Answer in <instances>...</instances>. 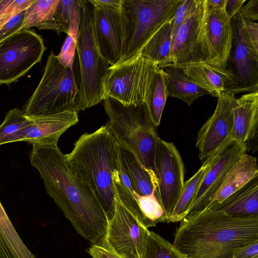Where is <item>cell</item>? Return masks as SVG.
Masks as SVG:
<instances>
[{"label": "cell", "mask_w": 258, "mask_h": 258, "mask_svg": "<svg viewBox=\"0 0 258 258\" xmlns=\"http://www.w3.org/2000/svg\"><path fill=\"white\" fill-rule=\"evenodd\" d=\"M164 75V72L161 69H158L155 72L145 102L155 127L160 123L168 97Z\"/></svg>", "instance_id": "30"}, {"label": "cell", "mask_w": 258, "mask_h": 258, "mask_svg": "<svg viewBox=\"0 0 258 258\" xmlns=\"http://www.w3.org/2000/svg\"><path fill=\"white\" fill-rule=\"evenodd\" d=\"M150 231L115 194L114 212L108 222L104 243L123 258H142Z\"/></svg>", "instance_id": "10"}, {"label": "cell", "mask_w": 258, "mask_h": 258, "mask_svg": "<svg viewBox=\"0 0 258 258\" xmlns=\"http://www.w3.org/2000/svg\"><path fill=\"white\" fill-rule=\"evenodd\" d=\"M97 4L105 7L120 9L122 0H93Z\"/></svg>", "instance_id": "40"}, {"label": "cell", "mask_w": 258, "mask_h": 258, "mask_svg": "<svg viewBox=\"0 0 258 258\" xmlns=\"http://www.w3.org/2000/svg\"><path fill=\"white\" fill-rule=\"evenodd\" d=\"M225 8V6L212 7L208 5L206 0L204 21V62L226 70L233 34L231 19L226 14Z\"/></svg>", "instance_id": "15"}, {"label": "cell", "mask_w": 258, "mask_h": 258, "mask_svg": "<svg viewBox=\"0 0 258 258\" xmlns=\"http://www.w3.org/2000/svg\"><path fill=\"white\" fill-rule=\"evenodd\" d=\"M93 7L94 36L101 56L111 66L121 62L123 27L120 9L105 7L90 0Z\"/></svg>", "instance_id": "17"}, {"label": "cell", "mask_w": 258, "mask_h": 258, "mask_svg": "<svg viewBox=\"0 0 258 258\" xmlns=\"http://www.w3.org/2000/svg\"><path fill=\"white\" fill-rule=\"evenodd\" d=\"M163 70L168 96L180 99L190 106L196 99L209 94L188 78L182 68L171 63Z\"/></svg>", "instance_id": "23"}, {"label": "cell", "mask_w": 258, "mask_h": 258, "mask_svg": "<svg viewBox=\"0 0 258 258\" xmlns=\"http://www.w3.org/2000/svg\"><path fill=\"white\" fill-rule=\"evenodd\" d=\"M79 88L74 68L62 65L51 50L42 78L23 111L28 117L77 111Z\"/></svg>", "instance_id": "7"}, {"label": "cell", "mask_w": 258, "mask_h": 258, "mask_svg": "<svg viewBox=\"0 0 258 258\" xmlns=\"http://www.w3.org/2000/svg\"><path fill=\"white\" fill-rule=\"evenodd\" d=\"M188 78L209 94L218 97L227 92L234 83L233 76L228 69H220L204 62L182 67Z\"/></svg>", "instance_id": "20"}, {"label": "cell", "mask_w": 258, "mask_h": 258, "mask_svg": "<svg viewBox=\"0 0 258 258\" xmlns=\"http://www.w3.org/2000/svg\"><path fill=\"white\" fill-rule=\"evenodd\" d=\"M171 31L170 23L164 25L147 42L141 52L144 57L163 69L171 62Z\"/></svg>", "instance_id": "27"}, {"label": "cell", "mask_w": 258, "mask_h": 258, "mask_svg": "<svg viewBox=\"0 0 258 258\" xmlns=\"http://www.w3.org/2000/svg\"><path fill=\"white\" fill-rule=\"evenodd\" d=\"M117 156V143L105 125L84 133L65 155L73 174L92 191L108 222L112 218L115 190L112 178Z\"/></svg>", "instance_id": "3"}, {"label": "cell", "mask_w": 258, "mask_h": 258, "mask_svg": "<svg viewBox=\"0 0 258 258\" xmlns=\"http://www.w3.org/2000/svg\"><path fill=\"white\" fill-rule=\"evenodd\" d=\"M257 177L256 158L246 153L243 155L228 171L220 187L208 206L223 201Z\"/></svg>", "instance_id": "21"}, {"label": "cell", "mask_w": 258, "mask_h": 258, "mask_svg": "<svg viewBox=\"0 0 258 258\" xmlns=\"http://www.w3.org/2000/svg\"><path fill=\"white\" fill-rule=\"evenodd\" d=\"M59 0H35L25 10L21 31L36 27L62 33L57 12Z\"/></svg>", "instance_id": "24"}, {"label": "cell", "mask_w": 258, "mask_h": 258, "mask_svg": "<svg viewBox=\"0 0 258 258\" xmlns=\"http://www.w3.org/2000/svg\"><path fill=\"white\" fill-rule=\"evenodd\" d=\"M80 23L76 42L80 83L77 99L78 112L103 101V83L111 66L101 55L93 30V7L90 0H80Z\"/></svg>", "instance_id": "5"}, {"label": "cell", "mask_w": 258, "mask_h": 258, "mask_svg": "<svg viewBox=\"0 0 258 258\" xmlns=\"http://www.w3.org/2000/svg\"><path fill=\"white\" fill-rule=\"evenodd\" d=\"M142 258H184L177 248L159 234L150 231Z\"/></svg>", "instance_id": "32"}, {"label": "cell", "mask_w": 258, "mask_h": 258, "mask_svg": "<svg viewBox=\"0 0 258 258\" xmlns=\"http://www.w3.org/2000/svg\"><path fill=\"white\" fill-rule=\"evenodd\" d=\"M158 69L141 53L111 67L103 81L102 100L111 98L124 105L145 102Z\"/></svg>", "instance_id": "8"}, {"label": "cell", "mask_w": 258, "mask_h": 258, "mask_svg": "<svg viewBox=\"0 0 258 258\" xmlns=\"http://www.w3.org/2000/svg\"><path fill=\"white\" fill-rule=\"evenodd\" d=\"M79 0H59L57 12L62 33L67 34L72 14Z\"/></svg>", "instance_id": "34"}, {"label": "cell", "mask_w": 258, "mask_h": 258, "mask_svg": "<svg viewBox=\"0 0 258 258\" xmlns=\"http://www.w3.org/2000/svg\"><path fill=\"white\" fill-rule=\"evenodd\" d=\"M88 252L92 258H123L103 245L92 244Z\"/></svg>", "instance_id": "37"}, {"label": "cell", "mask_w": 258, "mask_h": 258, "mask_svg": "<svg viewBox=\"0 0 258 258\" xmlns=\"http://www.w3.org/2000/svg\"><path fill=\"white\" fill-rule=\"evenodd\" d=\"M117 150L137 194L146 197L156 194L157 184L154 172L143 166L131 152L117 143Z\"/></svg>", "instance_id": "25"}, {"label": "cell", "mask_w": 258, "mask_h": 258, "mask_svg": "<svg viewBox=\"0 0 258 258\" xmlns=\"http://www.w3.org/2000/svg\"><path fill=\"white\" fill-rule=\"evenodd\" d=\"M10 2V0H0V30L7 22L13 17L7 11V7Z\"/></svg>", "instance_id": "39"}, {"label": "cell", "mask_w": 258, "mask_h": 258, "mask_svg": "<svg viewBox=\"0 0 258 258\" xmlns=\"http://www.w3.org/2000/svg\"><path fill=\"white\" fill-rule=\"evenodd\" d=\"M75 8L70 21L67 37L60 52L56 55L58 61L63 66L74 68L76 45L79 33L80 23V3Z\"/></svg>", "instance_id": "31"}, {"label": "cell", "mask_w": 258, "mask_h": 258, "mask_svg": "<svg viewBox=\"0 0 258 258\" xmlns=\"http://www.w3.org/2000/svg\"><path fill=\"white\" fill-rule=\"evenodd\" d=\"M210 163L211 157L209 156L204 160L202 166L198 171L184 182L180 197L166 222H180L189 213L198 188Z\"/></svg>", "instance_id": "28"}, {"label": "cell", "mask_w": 258, "mask_h": 258, "mask_svg": "<svg viewBox=\"0 0 258 258\" xmlns=\"http://www.w3.org/2000/svg\"><path fill=\"white\" fill-rule=\"evenodd\" d=\"M246 1V0H227L225 9L230 19L238 14Z\"/></svg>", "instance_id": "38"}, {"label": "cell", "mask_w": 258, "mask_h": 258, "mask_svg": "<svg viewBox=\"0 0 258 258\" xmlns=\"http://www.w3.org/2000/svg\"><path fill=\"white\" fill-rule=\"evenodd\" d=\"M78 111L67 110L30 119L24 141L31 144L57 146L60 137L79 121Z\"/></svg>", "instance_id": "18"}, {"label": "cell", "mask_w": 258, "mask_h": 258, "mask_svg": "<svg viewBox=\"0 0 258 258\" xmlns=\"http://www.w3.org/2000/svg\"><path fill=\"white\" fill-rule=\"evenodd\" d=\"M205 208L222 211L237 218L258 216V177L223 201L211 204Z\"/></svg>", "instance_id": "22"}, {"label": "cell", "mask_w": 258, "mask_h": 258, "mask_svg": "<svg viewBox=\"0 0 258 258\" xmlns=\"http://www.w3.org/2000/svg\"><path fill=\"white\" fill-rule=\"evenodd\" d=\"M206 0H199L194 11L171 37V64L182 67L205 61L204 21Z\"/></svg>", "instance_id": "13"}, {"label": "cell", "mask_w": 258, "mask_h": 258, "mask_svg": "<svg viewBox=\"0 0 258 258\" xmlns=\"http://www.w3.org/2000/svg\"><path fill=\"white\" fill-rule=\"evenodd\" d=\"M46 49L40 35L32 30L16 32L0 41V85H9L40 62Z\"/></svg>", "instance_id": "9"}, {"label": "cell", "mask_w": 258, "mask_h": 258, "mask_svg": "<svg viewBox=\"0 0 258 258\" xmlns=\"http://www.w3.org/2000/svg\"><path fill=\"white\" fill-rule=\"evenodd\" d=\"M29 159L47 194L77 232L92 244L102 245L108 225L106 215L92 191L71 171L57 146L32 144Z\"/></svg>", "instance_id": "1"}, {"label": "cell", "mask_w": 258, "mask_h": 258, "mask_svg": "<svg viewBox=\"0 0 258 258\" xmlns=\"http://www.w3.org/2000/svg\"><path fill=\"white\" fill-rule=\"evenodd\" d=\"M236 104L234 95L223 92L217 97L213 115L199 130L196 147L201 160H205L232 139L233 109Z\"/></svg>", "instance_id": "14"}, {"label": "cell", "mask_w": 258, "mask_h": 258, "mask_svg": "<svg viewBox=\"0 0 258 258\" xmlns=\"http://www.w3.org/2000/svg\"><path fill=\"white\" fill-rule=\"evenodd\" d=\"M232 258H258V240L236 250Z\"/></svg>", "instance_id": "35"}, {"label": "cell", "mask_w": 258, "mask_h": 258, "mask_svg": "<svg viewBox=\"0 0 258 258\" xmlns=\"http://www.w3.org/2000/svg\"><path fill=\"white\" fill-rule=\"evenodd\" d=\"M233 38L227 62V69L233 76L234 83L226 93L258 91V47L245 32L243 18L239 14L231 19Z\"/></svg>", "instance_id": "11"}, {"label": "cell", "mask_w": 258, "mask_h": 258, "mask_svg": "<svg viewBox=\"0 0 258 258\" xmlns=\"http://www.w3.org/2000/svg\"><path fill=\"white\" fill-rule=\"evenodd\" d=\"M247 151L245 145L231 139L210 156V165L198 188L189 213L207 207L228 171Z\"/></svg>", "instance_id": "16"}, {"label": "cell", "mask_w": 258, "mask_h": 258, "mask_svg": "<svg viewBox=\"0 0 258 258\" xmlns=\"http://www.w3.org/2000/svg\"><path fill=\"white\" fill-rule=\"evenodd\" d=\"M199 0H182L178 6L173 17L170 22L171 35L185 21L196 8Z\"/></svg>", "instance_id": "33"}, {"label": "cell", "mask_w": 258, "mask_h": 258, "mask_svg": "<svg viewBox=\"0 0 258 258\" xmlns=\"http://www.w3.org/2000/svg\"><path fill=\"white\" fill-rule=\"evenodd\" d=\"M180 222L173 245L184 258H232L236 250L258 240V216L237 218L205 208Z\"/></svg>", "instance_id": "2"}, {"label": "cell", "mask_w": 258, "mask_h": 258, "mask_svg": "<svg viewBox=\"0 0 258 258\" xmlns=\"http://www.w3.org/2000/svg\"><path fill=\"white\" fill-rule=\"evenodd\" d=\"M258 91L248 92L236 99L233 109L232 139L246 146L257 137Z\"/></svg>", "instance_id": "19"}, {"label": "cell", "mask_w": 258, "mask_h": 258, "mask_svg": "<svg viewBox=\"0 0 258 258\" xmlns=\"http://www.w3.org/2000/svg\"><path fill=\"white\" fill-rule=\"evenodd\" d=\"M154 164L157 195L167 218L184 187V164L175 145L159 138Z\"/></svg>", "instance_id": "12"}, {"label": "cell", "mask_w": 258, "mask_h": 258, "mask_svg": "<svg viewBox=\"0 0 258 258\" xmlns=\"http://www.w3.org/2000/svg\"><path fill=\"white\" fill-rule=\"evenodd\" d=\"M30 122L23 110L16 108L9 110L0 125V146L24 141Z\"/></svg>", "instance_id": "29"}, {"label": "cell", "mask_w": 258, "mask_h": 258, "mask_svg": "<svg viewBox=\"0 0 258 258\" xmlns=\"http://www.w3.org/2000/svg\"><path fill=\"white\" fill-rule=\"evenodd\" d=\"M108 116L105 125L116 143L131 152L145 168L155 173V157L159 139L145 102L124 105L107 98L103 100Z\"/></svg>", "instance_id": "4"}, {"label": "cell", "mask_w": 258, "mask_h": 258, "mask_svg": "<svg viewBox=\"0 0 258 258\" xmlns=\"http://www.w3.org/2000/svg\"><path fill=\"white\" fill-rule=\"evenodd\" d=\"M239 14L244 19L258 20V0H250L241 8Z\"/></svg>", "instance_id": "36"}, {"label": "cell", "mask_w": 258, "mask_h": 258, "mask_svg": "<svg viewBox=\"0 0 258 258\" xmlns=\"http://www.w3.org/2000/svg\"><path fill=\"white\" fill-rule=\"evenodd\" d=\"M181 1L122 0L123 46L120 62L141 53L158 30L171 22Z\"/></svg>", "instance_id": "6"}, {"label": "cell", "mask_w": 258, "mask_h": 258, "mask_svg": "<svg viewBox=\"0 0 258 258\" xmlns=\"http://www.w3.org/2000/svg\"><path fill=\"white\" fill-rule=\"evenodd\" d=\"M0 258H36L18 235L3 206H0Z\"/></svg>", "instance_id": "26"}]
</instances>
